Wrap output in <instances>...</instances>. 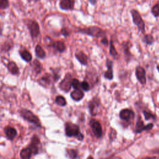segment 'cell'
I'll list each match as a JSON object with an SVG mask.
<instances>
[{
    "label": "cell",
    "mask_w": 159,
    "mask_h": 159,
    "mask_svg": "<svg viewBox=\"0 0 159 159\" xmlns=\"http://www.w3.org/2000/svg\"><path fill=\"white\" fill-rule=\"evenodd\" d=\"M20 114L21 116L25 120H28L29 122L34 124V125L38 127H40V122L39 118L35 114H34L30 111L22 109L20 111Z\"/></svg>",
    "instance_id": "5b68a950"
},
{
    "label": "cell",
    "mask_w": 159,
    "mask_h": 159,
    "mask_svg": "<svg viewBox=\"0 0 159 159\" xmlns=\"http://www.w3.org/2000/svg\"><path fill=\"white\" fill-rule=\"evenodd\" d=\"M33 71L37 75L40 73L42 70V64L38 60H35L32 65Z\"/></svg>",
    "instance_id": "603a6c76"
},
{
    "label": "cell",
    "mask_w": 159,
    "mask_h": 159,
    "mask_svg": "<svg viewBox=\"0 0 159 159\" xmlns=\"http://www.w3.org/2000/svg\"><path fill=\"white\" fill-rule=\"evenodd\" d=\"M13 45L12 42H6L4 43V44L2 45L1 47V50L2 51H5V52H7L9 51L11 48H12Z\"/></svg>",
    "instance_id": "4dcf8cb0"
},
{
    "label": "cell",
    "mask_w": 159,
    "mask_h": 159,
    "mask_svg": "<svg viewBox=\"0 0 159 159\" xmlns=\"http://www.w3.org/2000/svg\"><path fill=\"white\" fill-rule=\"evenodd\" d=\"M67 152V154L68 155V157L71 158V159H75L77 156H78V152L76 150L74 149H68L66 150Z\"/></svg>",
    "instance_id": "f546056e"
},
{
    "label": "cell",
    "mask_w": 159,
    "mask_h": 159,
    "mask_svg": "<svg viewBox=\"0 0 159 159\" xmlns=\"http://www.w3.org/2000/svg\"><path fill=\"white\" fill-rule=\"evenodd\" d=\"M35 55L37 58L43 59L45 57L46 53L43 49V48L40 45H37L35 48Z\"/></svg>",
    "instance_id": "7402d4cb"
},
{
    "label": "cell",
    "mask_w": 159,
    "mask_h": 159,
    "mask_svg": "<svg viewBox=\"0 0 159 159\" xmlns=\"http://www.w3.org/2000/svg\"><path fill=\"white\" fill-rule=\"evenodd\" d=\"M32 151L29 147L24 148L21 150L20 155L22 159H30L31 155H32Z\"/></svg>",
    "instance_id": "cb8c5ba5"
},
{
    "label": "cell",
    "mask_w": 159,
    "mask_h": 159,
    "mask_svg": "<svg viewBox=\"0 0 159 159\" xmlns=\"http://www.w3.org/2000/svg\"><path fill=\"white\" fill-rule=\"evenodd\" d=\"M101 42L102 44H103L104 45H108V40L106 37V36L102 37L101 40Z\"/></svg>",
    "instance_id": "8d00e7d4"
},
{
    "label": "cell",
    "mask_w": 159,
    "mask_h": 159,
    "mask_svg": "<svg viewBox=\"0 0 159 159\" xmlns=\"http://www.w3.org/2000/svg\"><path fill=\"white\" fill-rule=\"evenodd\" d=\"M61 34L62 35H63L64 37H67L68 35H69V31L67 30V29L66 28H63L61 30Z\"/></svg>",
    "instance_id": "d590c367"
},
{
    "label": "cell",
    "mask_w": 159,
    "mask_h": 159,
    "mask_svg": "<svg viewBox=\"0 0 159 159\" xmlns=\"http://www.w3.org/2000/svg\"><path fill=\"white\" fill-rule=\"evenodd\" d=\"M5 133L9 140H13L17 135L16 130L12 127H6L5 128Z\"/></svg>",
    "instance_id": "44dd1931"
},
{
    "label": "cell",
    "mask_w": 159,
    "mask_h": 159,
    "mask_svg": "<svg viewBox=\"0 0 159 159\" xmlns=\"http://www.w3.org/2000/svg\"><path fill=\"white\" fill-rule=\"evenodd\" d=\"M84 96V94L81 89H75L70 94L71 98L75 101H80L83 98Z\"/></svg>",
    "instance_id": "ac0fdd59"
},
{
    "label": "cell",
    "mask_w": 159,
    "mask_h": 159,
    "mask_svg": "<svg viewBox=\"0 0 159 159\" xmlns=\"http://www.w3.org/2000/svg\"><path fill=\"white\" fill-rule=\"evenodd\" d=\"M81 88L84 91H88L90 90V85L87 81L84 80L81 83Z\"/></svg>",
    "instance_id": "d6a6232c"
},
{
    "label": "cell",
    "mask_w": 159,
    "mask_h": 159,
    "mask_svg": "<svg viewBox=\"0 0 159 159\" xmlns=\"http://www.w3.org/2000/svg\"><path fill=\"white\" fill-rule=\"evenodd\" d=\"M50 80H51V76L49 74L46 73L43 76H42L41 78L39 79V81L41 85L47 86L50 83Z\"/></svg>",
    "instance_id": "d4e9b609"
},
{
    "label": "cell",
    "mask_w": 159,
    "mask_h": 159,
    "mask_svg": "<svg viewBox=\"0 0 159 159\" xmlns=\"http://www.w3.org/2000/svg\"><path fill=\"white\" fill-rule=\"evenodd\" d=\"M151 12L155 17H159V2L155 4L151 8Z\"/></svg>",
    "instance_id": "f1b7e54d"
},
{
    "label": "cell",
    "mask_w": 159,
    "mask_h": 159,
    "mask_svg": "<svg viewBox=\"0 0 159 159\" xmlns=\"http://www.w3.org/2000/svg\"><path fill=\"white\" fill-rule=\"evenodd\" d=\"M19 55L21 58L25 61L26 62H30L32 60V54L26 49H22L19 50Z\"/></svg>",
    "instance_id": "ffe728a7"
},
{
    "label": "cell",
    "mask_w": 159,
    "mask_h": 159,
    "mask_svg": "<svg viewBox=\"0 0 159 159\" xmlns=\"http://www.w3.org/2000/svg\"><path fill=\"white\" fill-rule=\"evenodd\" d=\"M2 27L0 26V36L2 35Z\"/></svg>",
    "instance_id": "60d3db41"
},
{
    "label": "cell",
    "mask_w": 159,
    "mask_h": 159,
    "mask_svg": "<svg viewBox=\"0 0 159 159\" xmlns=\"http://www.w3.org/2000/svg\"><path fill=\"white\" fill-rule=\"evenodd\" d=\"M9 6L8 0H0V9H5Z\"/></svg>",
    "instance_id": "e575fe53"
},
{
    "label": "cell",
    "mask_w": 159,
    "mask_h": 159,
    "mask_svg": "<svg viewBox=\"0 0 159 159\" xmlns=\"http://www.w3.org/2000/svg\"><path fill=\"white\" fill-rule=\"evenodd\" d=\"M90 125L96 137L98 138H100L102 135V127L101 125V124L99 122V121L96 120V119H91L90 120Z\"/></svg>",
    "instance_id": "30bf717a"
},
{
    "label": "cell",
    "mask_w": 159,
    "mask_h": 159,
    "mask_svg": "<svg viewBox=\"0 0 159 159\" xmlns=\"http://www.w3.org/2000/svg\"><path fill=\"white\" fill-rule=\"evenodd\" d=\"M72 80L73 78L71 75L70 73H67L59 84L60 89L65 93H68L72 87Z\"/></svg>",
    "instance_id": "8992f818"
},
{
    "label": "cell",
    "mask_w": 159,
    "mask_h": 159,
    "mask_svg": "<svg viewBox=\"0 0 159 159\" xmlns=\"http://www.w3.org/2000/svg\"><path fill=\"white\" fill-rule=\"evenodd\" d=\"M76 59L82 65H87L88 63V57L83 52H76L75 54Z\"/></svg>",
    "instance_id": "5bb4252c"
},
{
    "label": "cell",
    "mask_w": 159,
    "mask_h": 159,
    "mask_svg": "<svg viewBox=\"0 0 159 159\" xmlns=\"http://www.w3.org/2000/svg\"><path fill=\"white\" fill-rule=\"evenodd\" d=\"M39 0H27V1H28V2H37V1H39Z\"/></svg>",
    "instance_id": "ab89813d"
},
{
    "label": "cell",
    "mask_w": 159,
    "mask_h": 159,
    "mask_svg": "<svg viewBox=\"0 0 159 159\" xmlns=\"http://www.w3.org/2000/svg\"><path fill=\"white\" fill-rule=\"evenodd\" d=\"M142 159H156L155 157H147L145 158H143Z\"/></svg>",
    "instance_id": "f35d334b"
},
{
    "label": "cell",
    "mask_w": 159,
    "mask_h": 159,
    "mask_svg": "<svg viewBox=\"0 0 159 159\" xmlns=\"http://www.w3.org/2000/svg\"><path fill=\"white\" fill-rule=\"evenodd\" d=\"M143 114L144 115L145 120H149L150 119H155V116L147 111H143Z\"/></svg>",
    "instance_id": "836d02e7"
},
{
    "label": "cell",
    "mask_w": 159,
    "mask_h": 159,
    "mask_svg": "<svg viewBox=\"0 0 159 159\" xmlns=\"http://www.w3.org/2000/svg\"><path fill=\"white\" fill-rule=\"evenodd\" d=\"M153 124L152 123H150V124H148L147 125H145L140 117H139L135 125V130L136 133H140L144 130H150L153 128Z\"/></svg>",
    "instance_id": "9c48e42d"
},
{
    "label": "cell",
    "mask_w": 159,
    "mask_h": 159,
    "mask_svg": "<svg viewBox=\"0 0 159 159\" xmlns=\"http://www.w3.org/2000/svg\"><path fill=\"white\" fill-rule=\"evenodd\" d=\"M130 14L134 24L137 26L139 31L144 34L145 32V24L139 11L133 9L130 10Z\"/></svg>",
    "instance_id": "3957f363"
},
{
    "label": "cell",
    "mask_w": 159,
    "mask_h": 159,
    "mask_svg": "<svg viewBox=\"0 0 159 159\" xmlns=\"http://www.w3.org/2000/svg\"><path fill=\"white\" fill-rule=\"evenodd\" d=\"M87 159H93V157L89 156V157H88L87 158Z\"/></svg>",
    "instance_id": "7bdbcfd3"
},
{
    "label": "cell",
    "mask_w": 159,
    "mask_h": 159,
    "mask_svg": "<svg viewBox=\"0 0 159 159\" xmlns=\"http://www.w3.org/2000/svg\"><path fill=\"white\" fill-rule=\"evenodd\" d=\"M135 76L137 80L141 84H145L147 82L146 72L145 69L141 66H137L135 68Z\"/></svg>",
    "instance_id": "ba28073f"
},
{
    "label": "cell",
    "mask_w": 159,
    "mask_h": 159,
    "mask_svg": "<svg viewBox=\"0 0 159 159\" xmlns=\"http://www.w3.org/2000/svg\"><path fill=\"white\" fill-rule=\"evenodd\" d=\"M119 117L121 119L129 121L134 117V112L129 109H124L120 111Z\"/></svg>",
    "instance_id": "7c38bea8"
},
{
    "label": "cell",
    "mask_w": 159,
    "mask_h": 159,
    "mask_svg": "<svg viewBox=\"0 0 159 159\" xmlns=\"http://www.w3.org/2000/svg\"><path fill=\"white\" fill-rule=\"evenodd\" d=\"M50 47H52L56 51L59 53H63L66 50V45L63 42L61 41H56V42H52L50 44Z\"/></svg>",
    "instance_id": "9a60e30c"
},
{
    "label": "cell",
    "mask_w": 159,
    "mask_h": 159,
    "mask_svg": "<svg viewBox=\"0 0 159 159\" xmlns=\"http://www.w3.org/2000/svg\"><path fill=\"white\" fill-rule=\"evenodd\" d=\"M106 66L107 68V71L104 74V77L105 79L108 80H112L114 78V73H113V62L112 60L109 59L106 60Z\"/></svg>",
    "instance_id": "8fae6325"
},
{
    "label": "cell",
    "mask_w": 159,
    "mask_h": 159,
    "mask_svg": "<svg viewBox=\"0 0 159 159\" xmlns=\"http://www.w3.org/2000/svg\"><path fill=\"white\" fill-rule=\"evenodd\" d=\"M109 54L111 56L113 57L114 58H116L117 57H118V53L114 47V45L112 39L109 42Z\"/></svg>",
    "instance_id": "4316f807"
},
{
    "label": "cell",
    "mask_w": 159,
    "mask_h": 159,
    "mask_svg": "<svg viewBox=\"0 0 159 159\" xmlns=\"http://www.w3.org/2000/svg\"><path fill=\"white\" fill-rule=\"evenodd\" d=\"M132 46V44L130 43V42L129 41H127V42H124L122 43V47L123 48V51H124V53L125 55V58H127V61H129L132 57V54L130 52V48Z\"/></svg>",
    "instance_id": "2e32d148"
},
{
    "label": "cell",
    "mask_w": 159,
    "mask_h": 159,
    "mask_svg": "<svg viewBox=\"0 0 159 159\" xmlns=\"http://www.w3.org/2000/svg\"><path fill=\"white\" fill-rule=\"evenodd\" d=\"M157 70L159 72V65H157Z\"/></svg>",
    "instance_id": "b9f144b4"
},
{
    "label": "cell",
    "mask_w": 159,
    "mask_h": 159,
    "mask_svg": "<svg viewBox=\"0 0 159 159\" xmlns=\"http://www.w3.org/2000/svg\"><path fill=\"white\" fill-rule=\"evenodd\" d=\"M100 105V99L98 97L95 96L91 99L88 102V109L90 114L92 116H96L97 114L98 109Z\"/></svg>",
    "instance_id": "52a82bcc"
},
{
    "label": "cell",
    "mask_w": 159,
    "mask_h": 159,
    "mask_svg": "<svg viewBox=\"0 0 159 159\" xmlns=\"http://www.w3.org/2000/svg\"><path fill=\"white\" fill-rule=\"evenodd\" d=\"M75 6V0H61L59 4L60 8L64 11L73 10Z\"/></svg>",
    "instance_id": "4fadbf2b"
},
{
    "label": "cell",
    "mask_w": 159,
    "mask_h": 159,
    "mask_svg": "<svg viewBox=\"0 0 159 159\" xmlns=\"http://www.w3.org/2000/svg\"><path fill=\"white\" fill-rule=\"evenodd\" d=\"M65 134L68 137H76L79 140L83 139V135L80 132L79 126L71 122H66L65 124Z\"/></svg>",
    "instance_id": "7a4b0ae2"
},
{
    "label": "cell",
    "mask_w": 159,
    "mask_h": 159,
    "mask_svg": "<svg viewBox=\"0 0 159 159\" xmlns=\"http://www.w3.org/2000/svg\"><path fill=\"white\" fill-rule=\"evenodd\" d=\"M112 158L111 157H109V158H102V159H111Z\"/></svg>",
    "instance_id": "ee69618b"
},
{
    "label": "cell",
    "mask_w": 159,
    "mask_h": 159,
    "mask_svg": "<svg viewBox=\"0 0 159 159\" xmlns=\"http://www.w3.org/2000/svg\"><path fill=\"white\" fill-rule=\"evenodd\" d=\"M55 102L56 104L61 106H65L66 104V99L62 96H57L55 98Z\"/></svg>",
    "instance_id": "83f0119b"
},
{
    "label": "cell",
    "mask_w": 159,
    "mask_h": 159,
    "mask_svg": "<svg viewBox=\"0 0 159 159\" xmlns=\"http://www.w3.org/2000/svg\"><path fill=\"white\" fill-rule=\"evenodd\" d=\"M88 1L93 6H94L96 4V2H97V0H88Z\"/></svg>",
    "instance_id": "74e56055"
},
{
    "label": "cell",
    "mask_w": 159,
    "mask_h": 159,
    "mask_svg": "<svg viewBox=\"0 0 159 159\" xmlns=\"http://www.w3.org/2000/svg\"><path fill=\"white\" fill-rule=\"evenodd\" d=\"M142 41L147 44V45H151L153 43L154 41H155V39H154V37H153V35L150 34H147L145 35L142 39Z\"/></svg>",
    "instance_id": "484cf974"
},
{
    "label": "cell",
    "mask_w": 159,
    "mask_h": 159,
    "mask_svg": "<svg viewBox=\"0 0 159 159\" xmlns=\"http://www.w3.org/2000/svg\"><path fill=\"white\" fill-rule=\"evenodd\" d=\"M39 143H40V141H39V138L37 136L34 135L32 137L30 145L29 147L30 148L32 153H34V154L37 153V152H38V145L39 144Z\"/></svg>",
    "instance_id": "d6986e66"
},
{
    "label": "cell",
    "mask_w": 159,
    "mask_h": 159,
    "mask_svg": "<svg viewBox=\"0 0 159 159\" xmlns=\"http://www.w3.org/2000/svg\"><path fill=\"white\" fill-rule=\"evenodd\" d=\"M71 86L74 88V89H81V83L76 78H73Z\"/></svg>",
    "instance_id": "1f68e13d"
},
{
    "label": "cell",
    "mask_w": 159,
    "mask_h": 159,
    "mask_svg": "<svg viewBox=\"0 0 159 159\" xmlns=\"http://www.w3.org/2000/svg\"><path fill=\"white\" fill-rule=\"evenodd\" d=\"M76 32L96 38H102L106 35V31L98 26H90L83 29L78 28Z\"/></svg>",
    "instance_id": "6da1fadb"
},
{
    "label": "cell",
    "mask_w": 159,
    "mask_h": 159,
    "mask_svg": "<svg viewBox=\"0 0 159 159\" xmlns=\"http://www.w3.org/2000/svg\"><path fill=\"white\" fill-rule=\"evenodd\" d=\"M7 68L9 72L13 75H17L19 74V69L17 64L12 61H9L7 63Z\"/></svg>",
    "instance_id": "e0dca14e"
},
{
    "label": "cell",
    "mask_w": 159,
    "mask_h": 159,
    "mask_svg": "<svg viewBox=\"0 0 159 159\" xmlns=\"http://www.w3.org/2000/svg\"><path fill=\"white\" fill-rule=\"evenodd\" d=\"M25 24L29 30L32 39H37L40 35V27L38 22L34 20H28Z\"/></svg>",
    "instance_id": "277c9868"
}]
</instances>
